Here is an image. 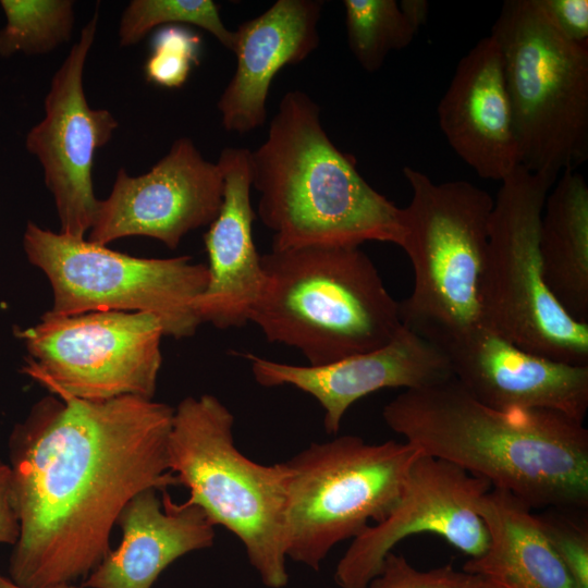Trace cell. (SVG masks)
<instances>
[{
	"mask_svg": "<svg viewBox=\"0 0 588 588\" xmlns=\"http://www.w3.org/2000/svg\"><path fill=\"white\" fill-rule=\"evenodd\" d=\"M54 395L34 405L9 438L20 525L9 578L27 588L86 578L111 550L125 505L146 489L179 486L168 461L174 408L135 395Z\"/></svg>",
	"mask_w": 588,
	"mask_h": 588,
	"instance_id": "1",
	"label": "cell"
},
{
	"mask_svg": "<svg viewBox=\"0 0 588 588\" xmlns=\"http://www.w3.org/2000/svg\"><path fill=\"white\" fill-rule=\"evenodd\" d=\"M422 454L457 465L532 511L588 507V430L549 409L499 411L452 378L404 390L382 411Z\"/></svg>",
	"mask_w": 588,
	"mask_h": 588,
	"instance_id": "2",
	"label": "cell"
},
{
	"mask_svg": "<svg viewBox=\"0 0 588 588\" xmlns=\"http://www.w3.org/2000/svg\"><path fill=\"white\" fill-rule=\"evenodd\" d=\"M249 163L256 215L272 232V249L369 241L403 246V208L370 186L354 158L333 144L306 93H285Z\"/></svg>",
	"mask_w": 588,
	"mask_h": 588,
	"instance_id": "3",
	"label": "cell"
},
{
	"mask_svg": "<svg viewBox=\"0 0 588 588\" xmlns=\"http://www.w3.org/2000/svg\"><path fill=\"white\" fill-rule=\"evenodd\" d=\"M266 281L250 314L270 342L320 366L387 345L399 302L359 246H304L261 255Z\"/></svg>",
	"mask_w": 588,
	"mask_h": 588,
	"instance_id": "4",
	"label": "cell"
},
{
	"mask_svg": "<svg viewBox=\"0 0 588 588\" xmlns=\"http://www.w3.org/2000/svg\"><path fill=\"white\" fill-rule=\"evenodd\" d=\"M233 426V414L218 397L183 399L173 413L169 469L213 526L243 543L264 585L283 588L287 469L283 462L262 465L246 457L235 445Z\"/></svg>",
	"mask_w": 588,
	"mask_h": 588,
	"instance_id": "5",
	"label": "cell"
},
{
	"mask_svg": "<svg viewBox=\"0 0 588 588\" xmlns=\"http://www.w3.org/2000/svg\"><path fill=\"white\" fill-rule=\"evenodd\" d=\"M511 102L519 166L558 180L588 158V48L566 38L539 0H506L491 34Z\"/></svg>",
	"mask_w": 588,
	"mask_h": 588,
	"instance_id": "6",
	"label": "cell"
},
{
	"mask_svg": "<svg viewBox=\"0 0 588 588\" xmlns=\"http://www.w3.org/2000/svg\"><path fill=\"white\" fill-rule=\"evenodd\" d=\"M412 199L403 208L402 248L414 269L412 294L399 303L404 327L439 345L483 327L480 282L493 198L462 180L433 182L404 167Z\"/></svg>",
	"mask_w": 588,
	"mask_h": 588,
	"instance_id": "7",
	"label": "cell"
},
{
	"mask_svg": "<svg viewBox=\"0 0 588 588\" xmlns=\"http://www.w3.org/2000/svg\"><path fill=\"white\" fill-rule=\"evenodd\" d=\"M555 182L522 166L501 182L480 282L482 324L529 353L588 366V323L560 306L542 275L540 221Z\"/></svg>",
	"mask_w": 588,
	"mask_h": 588,
	"instance_id": "8",
	"label": "cell"
},
{
	"mask_svg": "<svg viewBox=\"0 0 588 588\" xmlns=\"http://www.w3.org/2000/svg\"><path fill=\"white\" fill-rule=\"evenodd\" d=\"M420 454L406 441L368 443L345 434L314 442L283 462L286 558L318 571L335 544L383 520Z\"/></svg>",
	"mask_w": 588,
	"mask_h": 588,
	"instance_id": "9",
	"label": "cell"
},
{
	"mask_svg": "<svg viewBox=\"0 0 588 588\" xmlns=\"http://www.w3.org/2000/svg\"><path fill=\"white\" fill-rule=\"evenodd\" d=\"M23 247L51 284L53 315L149 313L160 320L163 335L174 339L194 335L201 323L194 304L209 272L189 256L133 257L34 222L26 225Z\"/></svg>",
	"mask_w": 588,
	"mask_h": 588,
	"instance_id": "10",
	"label": "cell"
},
{
	"mask_svg": "<svg viewBox=\"0 0 588 588\" xmlns=\"http://www.w3.org/2000/svg\"><path fill=\"white\" fill-rule=\"evenodd\" d=\"M15 335L28 353L22 372L53 394L85 401L154 399L163 330L152 314L47 311L36 326L15 329Z\"/></svg>",
	"mask_w": 588,
	"mask_h": 588,
	"instance_id": "11",
	"label": "cell"
},
{
	"mask_svg": "<svg viewBox=\"0 0 588 588\" xmlns=\"http://www.w3.org/2000/svg\"><path fill=\"white\" fill-rule=\"evenodd\" d=\"M491 483L448 461L420 454L389 515L354 538L334 572L340 588H367L385 556L405 538L438 535L469 559L481 556L489 531L478 512Z\"/></svg>",
	"mask_w": 588,
	"mask_h": 588,
	"instance_id": "12",
	"label": "cell"
},
{
	"mask_svg": "<svg viewBox=\"0 0 588 588\" xmlns=\"http://www.w3.org/2000/svg\"><path fill=\"white\" fill-rule=\"evenodd\" d=\"M97 23L95 12L52 77L44 119L26 137V148L39 159L54 198L60 233L76 238L90 230L99 207L91 180L95 152L118 127L109 110L89 107L83 87Z\"/></svg>",
	"mask_w": 588,
	"mask_h": 588,
	"instance_id": "13",
	"label": "cell"
},
{
	"mask_svg": "<svg viewBox=\"0 0 588 588\" xmlns=\"http://www.w3.org/2000/svg\"><path fill=\"white\" fill-rule=\"evenodd\" d=\"M222 200L218 163L206 160L192 139L180 137L147 173L118 171L110 195L99 201L88 241L106 246L142 235L174 249L188 232L212 223Z\"/></svg>",
	"mask_w": 588,
	"mask_h": 588,
	"instance_id": "14",
	"label": "cell"
},
{
	"mask_svg": "<svg viewBox=\"0 0 588 588\" xmlns=\"http://www.w3.org/2000/svg\"><path fill=\"white\" fill-rule=\"evenodd\" d=\"M454 378L480 403L499 409H549L584 422L588 411V366L529 353L486 327L437 345Z\"/></svg>",
	"mask_w": 588,
	"mask_h": 588,
	"instance_id": "15",
	"label": "cell"
},
{
	"mask_svg": "<svg viewBox=\"0 0 588 588\" xmlns=\"http://www.w3.org/2000/svg\"><path fill=\"white\" fill-rule=\"evenodd\" d=\"M254 379L271 388L292 385L315 397L324 411L329 434L339 432L346 411L385 388L419 389L454 378L448 356L402 324L384 346L320 366H297L244 353Z\"/></svg>",
	"mask_w": 588,
	"mask_h": 588,
	"instance_id": "16",
	"label": "cell"
},
{
	"mask_svg": "<svg viewBox=\"0 0 588 588\" xmlns=\"http://www.w3.org/2000/svg\"><path fill=\"white\" fill-rule=\"evenodd\" d=\"M438 119L449 145L480 177L502 182L519 166L502 56L491 35L458 61Z\"/></svg>",
	"mask_w": 588,
	"mask_h": 588,
	"instance_id": "17",
	"label": "cell"
},
{
	"mask_svg": "<svg viewBox=\"0 0 588 588\" xmlns=\"http://www.w3.org/2000/svg\"><path fill=\"white\" fill-rule=\"evenodd\" d=\"M249 152L228 147L217 161L223 176V200L204 236L209 281L194 307L201 322L218 329L249 322L266 281L253 237L256 212L250 203Z\"/></svg>",
	"mask_w": 588,
	"mask_h": 588,
	"instance_id": "18",
	"label": "cell"
},
{
	"mask_svg": "<svg viewBox=\"0 0 588 588\" xmlns=\"http://www.w3.org/2000/svg\"><path fill=\"white\" fill-rule=\"evenodd\" d=\"M322 8L321 0H278L234 30L236 68L217 103L225 131L245 134L265 124L275 75L319 45Z\"/></svg>",
	"mask_w": 588,
	"mask_h": 588,
	"instance_id": "19",
	"label": "cell"
},
{
	"mask_svg": "<svg viewBox=\"0 0 588 588\" xmlns=\"http://www.w3.org/2000/svg\"><path fill=\"white\" fill-rule=\"evenodd\" d=\"M122 540L85 578L83 588H151L159 575L186 553L208 549L215 526L189 501L176 503L167 490L146 489L121 512Z\"/></svg>",
	"mask_w": 588,
	"mask_h": 588,
	"instance_id": "20",
	"label": "cell"
},
{
	"mask_svg": "<svg viewBox=\"0 0 588 588\" xmlns=\"http://www.w3.org/2000/svg\"><path fill=\"white\" fill-rule=\"evenodd\" d=\"M478 512L489 531V546L481 556L468 559L464 571L503 588H580L523 501L491 488Z\"/></svg>",
	"mask_w": 588,
	"mask_h": 588,
	"instance_id": "21",
	"label": "cell"
},
{
	"mask_svg": "<svg viewBox=\"0 0 588 588\" xmlns=\"http://www.w3.org/2000/svg\"><path fill=\"white\" fill-rule=\"evenodd\" d=\"M539 252L547 287L576 321L588 323V185L562 172L542 210Z\"/></svg>",
	"mask_w": 588,
	"mask_h": 588,
	"instance_id": "22",
	"label": "cell"
},
{
	"mask_svg": "<svg viewBox=\"0 0 588 588\" xmlns=\"http://www.w3.org/2000/svg\"><path fill=\"white\" fill-rule=\"evenodd\" d=\"M347 44L359 65L376 72L393 50L407 47L418 33L395 0H344Z\"/></svg>",
	"mask_w": 588,
	"mask_h": 588,
	"instance_id": "23",
	"label": "cell"
},
{
	"mask_svg": "<svg viewBox=\"0 0 588 588\" xmlns=\"http://www.w3.org/2000/svg\"><path fill=\"white\" fill-rule=\"evenodd\" d=\"M0 5L7 19L0 30V57L47 53L71 37L70 0H1Z\"/></svg>",
	"mask_w": 588,
	"mask_h": 588,
	"instance_id": "24",
	"label": "cell"
},
{
	"mask_svg": "<svg viewBox=\"0 0 588 588\" xmlns=\"http://www.w3.org/2000/svg\"><path fill=\"white\" fill-rule=\"evenodd\" d=\"M191 24L210 33L232 51L234 30L229 29L211 0H134L126 7L119 26L121 46L138 42L160 25Z\"/></svg>",
	"mask_w": 588,
	"mask_h": 588,
	"instance_id": "25",
	"label": "cell"
},
{
	"mask_svg": "<svg viewBox=\"0 0 588 588\" xmlns=\"http://www.w3.org/2000/svg\"><path fill=\"white\" fill-rule=\"evenodd\" d=\"M550 544L580 588H588L587 509L548 507L535 513Z\"/></svg>",
	"mask_w": 588,
	"mask_h": 588,
	"instance_id": "26",
	"label": "cell"
},
{
	"mask_svg": "<svg viewBox=\"0 0 588 588\" xmlns=\"http://www.w3.org/2000/svg\"><path fill=\"white\" fill-rule=\"evenodd\" d=\"M200 37L181 25L158 29L151 42V54L145 65L147 79L168 87H181L193 65L199 63Z\"/></svg>",
	"mask_w": 588,
	"mask_h": 588,
	"instance_id": "27",
	"label": "cell"
},
{
	"mask_svg": "<svg viewBox=\"0 0 588 588\" xmlns=\"http://www.w3.org/2000/svg\"><path fill=\"white\" fill-rule=\"evenodd\" d=\"M367 588H503L491 580L452 565L428 571L415 568L403 554L390 552Z\"/></svg>",
	"mask_w": 588,
	"mask_h": 588,
	"instance_id": "28",
	"label": "cell"
},
{
	"mask_svg": "<svg viewBox=\"0 0 588 588\" xmlns=\"http://www.w3.org/2000/svg\"><path fill=\"white\" fill-rule=\"evenodd\" d=\"M554 26L569 40L588 48L587 0H539Z\"/></svg>",
	"mask_w": 588,
	"mask_h": 588,
	"instance_id": "29",
	"label": "cell"
},
{
	"mask_svg": "<svg viewBox=\"0 0 588 588\" xmlns=\"http://www.w3.org/2000/svg\"><path fill=\"white\" fill-rule=\"evenodd\" d=\"M20 535L19 519L13 506L11 469L0 460V544L14 546Z\"/></svg>",
	"mask_w": 588,
	"mask_h": 588,
	"instance_id": "30",
	"label": "cell"
},
{
	"mask_svg": "<svg viewBox=\"0 0 588 588\" xmlns=\"http://www.w3.org/2000/svg\"><path fill=\"white\" fill-rule=\"evenodd\" d=\"M399 4L413 27L419 32L427 22L429 3L426 0H402Z\"/></svg>",
	"mask_w": 588,
	"mask_h": 588,
	"instance_id": "31",
	"label": "cell"
},
{
	"mask_svg": "<svg viewBox=\"0 0 588 588\" xmlns=\"http://www.w3.org/2000/svg\"><path fill=\"white\" fill-rule=\"evenodd\" d=\"M0 588H27V587H23L15 584L9 577L0 573ZM41 588H83V587L82 586L78 587L73 584H58V585L46 586Z\"/></svg>",
	"mask_w": 588,
	"mask_h": 588,
	"instance_id": "32",
	"label": "cell"
}]
</instances>
